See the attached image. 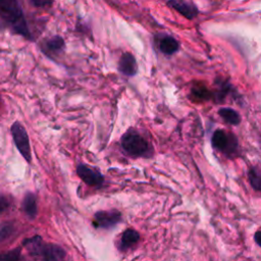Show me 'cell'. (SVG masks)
Masks as SVG:
<instances>
[{
    "instance_id": "6da1fadb",
    "label": "cell",
    "mask_w": 261,
    "mask_h": 261,
    "mask_svg": "<svg viewBox=\"0 0 261 261\" xmlns=\"http://www.w3.org/2000/svg\"><path fill=\"white\" fill-rule=\"evenodd\" d=\"M0 18L14 34L33 40L27 18L18 0H0Z\"/></svg>"
},
{
    "instance_id": "7a4b0ae2",
    "label": "cell",
    "mask_w": 261,
    "mask_h": 261,
    "mask_svg": "<svg viewBox=\"0 0 261 261\" xmlns=\"http://www.w3.org/2000/svg\"><path fill=\"white\" fill-rule=\"evenodd\" d=\"M23 246L31 255L41 258L42 261H66V251L61 246L46 243L40 236L25 240Z\"/></svg>"
},
{
    "instance_id": "3957f363",
    "label": "cell",
    "mask_w": 261,
    "mask_h": 261,
    "mask_svg": "<svg viewBox=\"0 0 261 261\" xmlns=\"http://www.w3.org/2000/svg\"><path fill=\"white\" fill-rule=\"evenodd\" d=\"M122 150L129 156L149 157L152 154V147L149 142L136 129L128 128L120 139Z\"/></svg>"
},
{
    "instance_id": "277c9868",
    "label": "cell",
    "mask_w": 261,
    "mask_h": 261,
    "mask_svg": "<svg viewBox=\"0 0 261 261\" xmlns=\"http://www.w3.org/2000/svg\"><path fill=\"white\" fill-rule=\"evenodd\" d=\"M10 133L18 152L23 157V159L30 163L32 161V150L27 129L24 128L22 123H20L19 121H15L10 126Z\"/></svg>"
},
{
    "instance_id": "5b68a950",
    "label": "cell",
    "mask_w": 261,
    "mask_h": 261,
    "mask_svg": "<svg viewBox=\"0 0 261 261\" xmlns=\"http://www.w3.org/2000/svg\"><path fill=\"white\" fill-rule=\"evenodd\" d=\"M211 142L215 149L226 155L234 154L238 148V142L234 136L232 134H226L221 129H217L213 133Z\"/></svg>"
},
{
    "instance_id": "8992f818",
    "label": "cell",
    "mask_w": 261,
    "mask_h": 261,
    "mask_svg": "<svg viewBox=\"0 0 261 261\" xmlns=\"http://www.w3.org/2000/svg\"><path fill=\"white\" fill-rule=\"evenodd\" d=\"M122 219L121 213L118 210H102L97 211L93 217V225L97 228H112Z\"/></svg>"
},
{
    "instance_id": "52a82bcc",
    "label": "cell",
    "mask_w": 261,
    "mask_h": 261,
    "mask_svg": "<svg viewBox=\"0 0 261 261\" xmlns=\"http://www.w3.org/2000/svg\"><path fill=\"white\" fill-rule=\"evenodd\" d=\"M76 173L79 177L89 187L100 188L104 182L103 174L96 168H93L87 164L80 163L76 166Z\"/></svg>"
},
{
    "instance_id": "ba28073f",
    "label": "cell",
    "mask_w": 261,
    "mask_h": 261,
    "mask_svg": "<svg viewBox=\"0 0 261 261\" xmlns=\"http://www.w3.org/2000/svg\"><path fill=\"white\" fill-rule=\"evenodd\" d=\"M41 51L50 59H55L65 49V42L61 36H52L48 39H45L41 46Z\"/></svg>"
},
{
    "instance_id": "9c48e42d",
    "label": "cell",
    "mask_w": 261,
    "mask_h": 261,
    "mask_svg": "<svg viewBox=\"0 0 261 261\" xmlns=\"http://www.w3.org/2000/svg\"><path fill=\"white\" fill-rule=\"evenodd\" d=\"M118 70L125 76H134L138 72V63L135 56L129 52L121 54L118 61Z\"/></svg>"
},
{
    "instance_id": "30bf717a",
    "label": "cell",
    "mask_w": 261,
    "mask_h": 261,
    "mask_svg": "<svg viewBox=\"0 0 261 261\" xmlns=\"http://www.w3.org/2000/svg\"><path fill=\"white\" fill-rule=\"evenodd\" d=\"M167 5L179 12L188 19H193L198 14L197 7L194 4L185 0H168Z\"/></svg>"
},
{
    "instance_id": "8fae6325",
    "label": "cell",
    "mask_w": 261,
    "mask_h": 261,
    "mask_svg": "<svg viewBox=\"0 0 261 261\" xmlns=\"http://www.w3.org/2000/svg\"><path fill=\"white\" fill-rule=\"evenodd\" d=\"M139 241L140 233L134 228H127L122 232L120 237V240L118 242V249L122 252H125L135 247V245H137Z\"/></svg>"
},
{
    "instance_id": "7c38bea8",
    "label": "cell",
    "mask_w": 261,
    "mask_h": 261,
    "mask_svg": "<svg viewBox=\"0 0 261 261\" xmlns=\"http://www.w3.org/2000/svg\"><path fill=\"white\" fill-rule=\"evenodd\" d=\"M21 208H22V211L24 212V214L30 219H34L37 216V213H38L37 198L33 193L29 192L25 194V196L23 197V200H22Z\"/></svg>"
},
{
    "instance_id": "4fadbf2b",
    "label": "cell",
    "mask_w": 261,
    "mask_h": 261,
    "mask_svg": "<svg viewBox=\"0 0 261 261\" xmlns=\"http://www.w3.org/2000/svg\"><path fill=\"white\" fill-rule=\"evenodd\" d=\"M158 47H159V50L163 54L171 55V54L175 53L178 50L179 45H178V42L173 37L164 36L159 40Z\"/></svg>"
},
{
    "instance_id": "5bb4252c",
    "label": "cell",
    "mask_w": 261,
    "mask_h": 261,
    "mask_svg": "<svg viewBox=\"0 0 261 261\" xmlns=\"http://www.w3.org/2000/svg\"><path fill=\"white\" fill-rule=\"evenodd\" d=\"M218 113L229 124L237 125L241 121L240 114L236 110H233L231 108H225V107L224 108H220Z\"/></svg>"
},
{
    "instance_id": "9a60e30c",
    "label": "cell",
    "mask_w": 261,
    "mask_h": 261,
    "mask_svg": "<svg viewBox=\"0 0 261 261\" xmlns=\"http://www.w3.org/2000/svg\"><path fill=\"white\" fill-rule=\"evenodd\" d=\"M15 225L11 221H6L0 224V243L8 240L15 231Z\"/></svg>"
},
{
    "instance_id": "2e32d148",
    "label": "cell",
    "mask_w": 261,
    "mask_h": 261,
    "mask_svg": "<svg viewBox=\"0 0 261 261\" xmlns=\"http://www.w3.org/2000/svg\"><path fill=\"white\" fill-rule=\"evenodd\" d=\"M248 177H249V181H250L252 188L256 191L261 192V172L253 167L249 170Z\"/></svg>"
},
{
    "instance_id": "e0dca14e",
    "label": "cell",
    "mask_w": 261,
    "mask_h": 261,
    "mask_svg": "<svg viewBox=\"0 0 261 261\" xmlns=\"http://www.w3.org/2000/svg\"><path fill=\"white\" fill-rule=\"evenodd\" d=\"M21 255V248L17 247L0 254V261H19Z\"/></svg>"
},
{
    "instance_id": "ac0fdd59",
    "label": "cell",
    "mask_w": 261,
    "mask_h": 261,
    "mask_svg": "<svg viewBox=\"0 0 261 261\" xmlns=\"http://www.w3.org/2000/svg\"><path fill=\"white\" fill-rule=\"evenodd\" d=\"M192 94L197 100H208L211 97V93L205 86H195L192 89Z\"/></svg>"
},
{
    "instance_id": "d6986e66",
    "label": "cell",
    "mask_w": 261,
    "mask_h": 261,
    "mask_svg": "<svg viewBox=\"0 0 261 261\" xmlns=\"http://www.w3.org/2000/svg\"><path fill=\"white\" fill-rule=\"evenodd\" d=\"M12 205V199L10 196L0 193V216L9 210Z\"/></svg>"
},
{
    "instance_id": "ffe728a7",
    "label": "cell",
    "mask_w": 261,
    "mask_h": 261,
    "mask_svg": "<svg viewBox=\"0 0 261 261\" xmlns=\"http://www.w3.org/2000/svg\"><path fill=\"white\" fill-rule=\"evenodd\" d=\"M31 2L37 6V7H46V6H49L44 0H31Z\"/></svg>"
},
{
    "instance_id": "44dd1931",
    "label": "cell",
    "mask_w": 261,
    "mask_h": 261,
    "mask_svg": "<svg viewBox=\"0 0 261 261\" xmlns=\"http://www.w3.org/2000/svg\"><path fill=\"white\" fill-rule=\"evenodd\" d=\"M254 239H255V242L261 247V230L260 231H257L254 236Z\"/></svg>"
},
{
    "instance_id": "7402d4cb",
    "label": "cell",
    "mask_w": 261,
    "mask_h": 261,
    "mask_svg": "<svg viewBox=\"0 0 261 261\" xmlns=\"http://www.w3.org/2000/svg\"><path fill=\"white\" fill-rule=\"evenodd\" d=\"M44 1H45L48 5H51V4H52V2H53L54 0H44Z\"/></svg>"
},
{
    "instance_id": "603a6c76",
    "label": "cell",
    "mask_w": 261,
    "mask_h": 261,
    "mask_svg": "<svg viewBox=\"0 0 261 261\" xmlns=\"http://www.w3.org/2000/svg\"><path fill=\"white\" fill-rule=\"evenodd\" d=\"M0 104H1V99H0Z\"/></svg>"
}]
</instances>
